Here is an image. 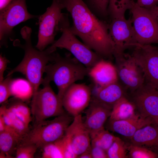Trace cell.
Here are the masks:
<instances>
[{"mask_svg":"<svg viewBox=\"0 0 158 158\" xmlns=\"http://www.w3.org/2000/svg\"><path fill=\"white\" fill-rule=\"evenodd\" d=\"M127 152L126 144L117 137L107 152L108 158H127Z\"/></svg>","mask_w":158,"mask_h":158,"instance_id":"cell-27","label":"cell"},{"mask_svg":"<svg viewBox=\"0 0 158 158\" xmlns=\"http://www.w3.org/2000/svg\"><path fill=\"white\" fill-rule=\"evenodd\" d=\"M132 55L143 72L145 83L158 90V47L136 44Z\"/></svg>","mask_w":158,"mask_h":158,"instance_id":"cell-11","label":"cell"},{"mask_svg":"<svg viewBox=\"0 0 158 158\" xmlns=\"http://www.w3.org/2000/svg\"><path fill=\"white\" fill-rule=\"evenodd\" d=\"M136 109L133 102L128 100L125 96L123 97L113 106L109 121L122 120L129 118L136 114Z\"/></svg>","mask_w":158,"mask_h":158,"instance_id":"cell-22","label":"cell"},{"mask_svg":"<svg viewBox=\"0 0 158 158\" xmlns=\"http://www.w3.org/2000/svg\"><path fill=\"white\" fill-rule=\"evenodd\" d=\"M157 1L156 0H137L136 2L140 7L149 9L156 6Z\"/></svg>","mask_w":158,"mask_h":158,"instance_id":"cell-36","label":"cell"},{"mask_svg":"<svg viewBox=\"0 0 158 158\" xmlns=\"http://www.w3.org/2000/svg\"><path fill=\"white\" fill-rule=\"evenodd\" d=\"M63 7L60 0H53L51 6L38 17L39 26L37 49L42 51L55 42L54 38L59 31V25L63 13Z\"/></svg>","mask_w":158,"mask_h":158,"instance_id":"cell-8","label":"cell"},{"mask_svg":"<svg viewBox=\"0 0 158 158\" xmlns=\"http://www.w3.org/2000/svg\"><path fill=\"white\" fill-rule=\"evenodd\" d=\"M91 8L100 16L105 17L108 15L109 0H88Z\"/></svg>","mask_w":158,"mask_h":158,"instance_id":"cell-31","label":"cell"},{"mask_svg":"<svg viewBox=\"0 0 158 158\" xmlns=\"http://www.w3.org/2000/svg\"><path fill=\"white\" fill-rule=\"evenodd\" d=\"M50 83L42 84L43 88L33 94L31 111L35 123L66 113L62 101L54 93Z\"/></svg>","mask_w":158,"mask_h":158,"instance_id":"cell-6","label":"cell"},{"mask_svg":"<svg viewBox=\"0 0 158 158\" xmlns=\"http://www.w3.org/2000/svg\"><path fill=\"white\" fill-rule=\"evenodd\" d=\"M90 152L93 158H108L107 152L96 146L91 145Z\"/></svg>","mask_w":158,"mask_h":158,"instance_id":"cell-34","label":"cell"},{"mask_svg":"<svg viewBox=\"0 0 158 158\" xmlns=\"http://www.w3.org/2000/svg\"><path fill=\"white\" fill-rule=\"evenodd\" d=\"M115 60L118 80L126 89L132 93L145 83L142 71L132 55L125 54Z\"/></svg>","mask_w":158,"mask_h":158,"instance_id":"cell-12","label":"cell"},{"mask_svg":"<svg viewBox=\"0 0 158 158\" xmlns=\"http://www.w3.org/2000/svg\"><path fill=\"white\" fill-rule=\"evenodd\" d=\"M59 28L62 35L51 45V47L67 50L74 57L89 69L103 58L76 38L71 30L67 14L63 13L59 22Z\"/></svg>","mask_w":158,"mask_h":158,"instance_id":"cell-5","label":"cell"},{"mask_svg":"<svg viewBox=\"0 0 158 158\" xmlns=\"http://www.w3.org/2000/svg\"><path fill=\"white\" fill-rule=\"evenodd\" d=\"M7 107L13 112L21 121L27 125H29L31 121V110L24 102L15 98Z\"/></svg>","mask_w":158,"mask_h":158,"instance_id":"cell-25","label":"cell"},{"mask_svg":"<svg viewBox=\"0 0 158 158\" xmlns=\"http://www.w3.org/2000/svg\"><path fill=\"white\" fill-rule=\"evenodd\" d=\"M22 137L6 126L5 130L0 132V158H11L15 153Z\"/></svg>","mask_w":158,"mask_h":158,"instance_id":"cell-21","label":"cell"},{"mask_svg":"<svg viewBox=\"0 0 158 158\" xmlns=\"http://www.w3.org/2000/svg\"><path fill=\"white\" fill-rule=\"evenodd\" d=\"M6 126L2 116L0 114V132L5 130Z\"/></svg>","mask_w":158,"mask_h":158,"instance_id":"cell-39","label":"cell"},{"mask_svg":"<svg viewBox=\"0 0 158 158\" xmlns=\"http://www.w3.org/2000/svg\"><path fill=\"white\" fill-rule=\"evenodd\" d=\"M32 32L31 29L28 26H25L21 29L20 33L25 43L21 44L16 41L15 44L24 50V56L20 63L9 72L6 76L15 72L23 74L32 85L34 93L39 90L40 85L42 84L43 75L46 66L53 60L56 49L51 46L42 51L35 49L32 44Z\"/></svg>","mask_w":158,"mask_h":158,"instance_id":"cell-2","label":"cell"},{"mask_svg":"<svg viewBox=\"0 0 158 158\" xmlns=\"http://www.w3.org/2000/svg\"><path fill=\"white\" fill-rule=\"evenodd\" d=\"M112 109L100 104L90 101L86 111L84 124L90 134V138L104 128V125L109 118Z\"/></svg>","mask_w":158,"mask_h":158,"instance_id":"cell-18","label":"cell"},{"mask_svg":"<svg viewBox=\"0 0 158 158\" xmlns=\"http://www.w3.org/2000/svg\"><path fill=\"white\" fill-rule=\"evenodd\" d=\"M74 118L66 113L51 120H46L35 123L23 138L19 144H32L38 149H41L62 137Z\"/></svg>","mask_w":158,"mask_h":158,"instance_id":"cell-4","label":"cell"},{"mask_svg":"<svg viewBox=\"0 0 158 158\" xmlns=\"http://www.w3.org/2000/svg\"><path fill=\"white\" fill-rule=\"evenodd\" d=\"M94 86L103 87L118 81L115 65L110 61L102 58L89 69L88 75Z\"/></svg>","mask_w":158,"mask_h":158,"instance_id":"cell-17","label":"cell"},{"mask_svg":"<svg viewBox=\"0 0 158 158\" xmlns=\"http://www.w3.org/2000/svg\"><path fill=\"white\" fill-rule=\"evenodd\" d=\"M42 158H63L58 140L47 144L40 149Z\"/></svg>","mask_w":158,"mask_h":158,"instance_id":"cell-29","label":"cell"},{"mask_svg":"<svg viewBox=\"0 0 158 158\" xmlns=\"http://www.w3.org/2000/svg\"><path fill=\"white\" fill-rule=\"evenodd\" d=\"M0 11V41L1 45L6 44L15 26L29 19L39 17L28 12L25 0H14Z\"/></svg>","mask_w":158,"mask_h":158,"instance_id":"cell-9","label":"cell"},{"mask_svg":"<svg viewBox=\"0 0 158 158\" xmlns=\"http://www.w3.org/2000/svg\"><path fill=\"white\" fill-rule=\"evenodd\" d=\"M132 0H115V13L112 18L125 17L126 11L130 9Z\"/></svg>","mask_w":158,"mask_h":158,"instance_id":"cell-33","label":"cell"},{"mask_svg":"<svg viewBox=\"0 0 158 158\" xmlns=\"http://www.w3.org/2000/svg\"><path fill=\"white\" fill-rule=\"evenodd\" d=\"M91 93V86L75 83L72 84L65 92L62 99L65 110L74 117L81 114L90 104Z\"/></svg>","mask_w":158,"mask_h":158,"instance_id":"cell-13","label":"cell"},{"mask_svg":"<svg viewBox=\"0 0 158 158\" xmlns=\"http://www.w3.org/2000/svg\"><path fill=\"white\" fill-rule=\"evenodd\" d=\"M132 94V102L142 117L158 121V90L145 83Z\"/></svg>","mask_w":158,"mask_h":158,"instance_id":"cell-14","label":"cell"},{"mask_svg":"<svg viewBox=\"0 0 158 158\" xmlns=\"http://www.w3.org/2000/svg\"><path fill=\"white\" fill-rule=\"evenodd\" d=\"M14 0H0V11L6 7Z\"/></svg>","mask_w":158,"mask_h":158,"instance_id":"cell-38","label":"cell"},{"mask_svg":"<svg viewBox=\"0 0 158 158\" xmlns=\"http://www.w3.org/2000/svg\"><path fill=\"white\" fill-rule=\"evenodd\" d=\"M60 1L72 18L73 33L102 58L111 59L114 45L109 25L98 18L83 0Z\"/></svg>","mask_w":158,"mask_h":158,"instance_id":"cell-1","label":"cell"},{"mask_svg":"<svg viewBox=\"0 0 158 158\" xmlns=\"http://www.w3.org/2000/svg\"><path fill=\"white\" fill-rule=\"evenodd\" d=\"M91 101L112 109L114 105L125 96L126 89L119 80L103 87H91Z\"/></svg>","mask_w":158,"mask_h":158,"instance_id":"cell-16","label":"cell"},{"mask_svg":"<svg viewBox=\"0 0 158 158\" xmlns=\"http://www.w3.org/2000/svg\"><path fill=\"white\" fill-rule=\"evenodd\" d=\"M77 158H92V157L90 152V149L89 151L83 153L82 154L78 156Z\"/></svg>","mask_w":158,"mask_h":158,"instance_id":"cell-40","label":"cell"},{"mask_svg":"<svg viewBox=\"0 0 158 158\" xmlns=\"http://www.w3.org/2000/svg\"><path fill=\"white\" fill-rule=\"evenodd\" d=\"M128 157L131 158H158V154L146 148L130 143L126 145Z\"/></svg>","mask_w":158,"mask_h":158,"instance_id":"cell-28","label":"cell"},{"mask_svg":"<svg viewBox=\"0 0 158 158\" xmlns=\"http://www.w3.org/2000/svg\"><path fill=\"white\" fill-rule=\"evenodd\" d=\"M117 137L104 128L91 138V145L99 147L107 152Z\"/></svg>","mask_w":158,"mask_h":158,"instance_id":"cell-26","label":"cell"},{"mask_svg":"<svg viewBox=\"0 0 158 158\" xmlns=\"http://www.w3.org/2000/svg\"><path fill=\"white\" fill-rule=\"evenodd\" d=\"M129 139L131 143L158 154V123L153 121L141 128Z\"/></svg>","mask_w":158,"mask_h":158,"instance_id":"cell-20","label":"cell"},{"mask_svg":"<svg viewBox=\"0 0 158 158\" xmlns=\"http://www.w3.org/2000/svg\"><path fill=\"white\" fill-rule=\"evenodd\" d=\"M157 1H158V0H156Z\"/></svg>","mask_w":158,"mask_h":158,"instance_id":"cell-42","label":"cell"},{"mask_svg":"<svg viewBox=\"0 0 158 158\" xmlns=\"http://www.w3.org/2000/svg\"><path fill=\"white\" fill-rule=\"evenodd\" d=\"M158 24V6H155L148 9Z\"/></svg>","mask_w":158,"mask_h":158,"instance_id":"cell-37","label":"cell"},{"mask_svg":"<svg viewBox=\"0 0 158 158\" xmlns=\"http://www.w3.org/2000/svg\"><path fill=\"white\" fill-rule=\"evenodd\" d=\"M156 122L158 123V121H157V122Z\"/></svg>","mask_w":158,"mask_h":158,"instance_id":"cell-41","label":"cell"},{"mask_svg":"<svg viewBox=\"0 0 158 158\" xmlns=\"http://www.w3.org/2000/svg\"><path fill=\"white\" fill-rule=\"evenodd\" d=\"M129 10L137 44L158 43V24L150 10L140 7L133 0Z\"/></svg>","mask_w":158,"mask_h":158,"instance_id":"cell-7","label":"cell"},{"mask_svg":"<svg viewBox=\"0 0 158 158\" xmlns=\"http://www.w3.org/2000/svg\"><path fill=\"white\" fill-rule=\"evenodd\" d=\"M109 30L114 43L115 59L123 57L126 49L137 44L131 19H126L125 17L111 19Z\"/></svg>","mask_w":158,"mask_h":158,"instance_id":"cell-10","label":"cell"},{"mask_svg":"<svg viewBox=\"0 0 158 158\" xmlns=\"http://www.w3.org/2000/svg\"><path fill=\"white\" fill-rule=\"evenodd\" d=\"M153 121L152 119L143 117L138 113L126 119L109 121V126L114 132L130 138L138 130Z\"/></svg>","mask_w":158,"mask_h":158,"instance_id":"cell-19","label":"cell"},{"mask_svg":"<svg viewBox=\"0 0 158 158\" xmlns=\"http://www.w3.org/2000/svg\"><path fill=\"white\" fill-rule=\"evenodd\" d=\"M89 69L70 54L62 57L55 52L53 60L46 66V75L42 84L53 81L58 90L57 95L62 99L68 88L87 75Z\"/></svg>","mask_w":158,"mask_h":158,"instance_id":"cell-3","label":"cell"},{"mask_svg":"<svg viewBox=\"0 0 158 158\" xmlns=\"http://www.w3.org/2000/svg\"><path fill=\"white\" fill-rule=\"evenodd\" d=\"M65 135L77 158L90 150L91 141L90 134L81 114L74 117L73 121L66 131Z\"/></svg>","mask_w":158,"mask_h":158,"instance_id":"cell-15","label":"cell"},{"mask_svg":"<svg viewBox=\"0 0 158 158\" xmlns=\"http://www.w3.org/2000/svg\"><path fill=\"white\" fill-rule=\"evenodd\" d=\"M11 96L24 102L32 97L33 87L28 80L18 78L12 79L10 83Z\"/></svg>","mask_w":158,"mask_h":158,"instance_id":"cell-24","label":"cell"},{"mask_svg":"<svg viewBox=\"0 0 158 158\" xmlns=\"http://www.w3.org/2000/svg\"><path fill=\"white\" fill-rule=\"evenodd\" d=\"M37 148L31 144H19L17 147L15 157L16 158H33Z\"/></svg>","mask_w":158,"mask_h":158,"instance_id":"cell-30","label":"cell"},{"mask_svg":"<svg viewBox=\"0 0 158 158\" xmlns=\"http://www.w3.org/2000/svg\"><path fill=\"white\" fill-rule=\"evenodd\" d=\"M0 114L2 116L6 125L22 136V138L29 130V126L9 110L6 104L0 107Z\"/></svg>","mask_w":158,"mask_h":158,"instance_id":"cell-23","label":"cell"},{"mask_svg":"<svg viewBox=\"0 0 158 158\" xmlns=\"http://www.w3.org/2000/svg\"><path fill=\"white\" fill-rule=\"evenodd\" d=\"M11 75L6 78L0 82V104L6 102L8 98L11 96L10 83L12 80Z\"/></svg>","mask_w":158,"mask_h":158,"instance_id":"cell-32","label":"cell"},{"mask_svg":"<svg viewBox=\"0 0 158 158\" xmlns=\"http://www.w3.org/2000/svg\"><path fill=\"white\" fill-rule=\"evenodd\" d=\"M9 61L1 54L0 55V82L4 80V74Z\"/></svg>","mask_w":158,"mask_h":158,"instance_id":"cell-35","label":"cell"}]
</instances>
